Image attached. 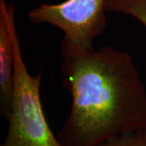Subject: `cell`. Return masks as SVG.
Listing matches in <instances>:
<instances>
[{
  "mask_svg": "<svg viewBox=\"0 0 146 146\" xmlns=\"http://www.w3.org/2000/svg\"><path fill=\"white\" fill-rule=\"evenodd\" d=\"M60 71L72 108L62 146H97L146 127V88L132 57L112 46L83 48L63 38Z\"/></svg>",
  "mask_w": 146,
  "mask_h": 146,
  "instance_id": "6da1fadb",
  "label": "cell"
},
{
  "mask_svg": "<svg viewBox=\"0 0 146 146\" xmlns=\"http://www.w3.org/2000/svg\"><path fill=\"white\" fill-rule=\"evenodd\" d=\"M7 14L14 56V83L5 117L8 129L1 146H62L43 111L40 96L42 74L31 76L25 63L12 3L7 5Z\"/></svg>",
  "mask_w": 146,
  "mask_h": 146,
  "instance_id": "7a4b0ae2",
  "label": "cell"
},
{
  "mask_svg": "<svg viewBox=\"0 0 146 146\" xmlns=\"http://www.w3.org/2000/svg\"><path fill=\"white\" fill-rule=\"evenodd\" d=\"M106 0H66L42 4L29 13L35 24H49L63 32V38L83 48H93L94 39L107 25Z\"/></svg>",
  "mask_w": 146,
  "mask_h": 146,
  "instance_id": "3957f363",
  "label": "cell"
},
{
  "mask_svg": "<svg viewBox=\"0 0 146 146\" xmlns=\"http://www.w3.org/2000/svg\"><path fill=\"white\" fill-rule=\"evenodd\" d=\"M8 3L0 0V112L5 118L14 83V56L7 14Z\"/></svg>",
  "mask_w": 146,
  "mask_h": 146,
  "instance_id": "277c9868",
  "label": "cell"
},
{
  "mask_svg": "<svg viewBox=\"0 0 146 146\" xmlns=\"http://www.w3.org/2000/svg\"><path fill=\"white\" fill-rule=\"evenodd\" d=\"M106 9L132 16L146 27V0H106Z\"/></svg>",
  "mask_w": 146,
  "mask_h": 146,
  "instance_id": "5b68a950",
  "label": "cell"
},
{
  "mask_svg": "<svg viewBox=\"0 0 146 146\" xmlns=\"http://www.w3.org/2000/svg\"><path fill=\"white\" fill-rule=\"evenodd\" d=\"M97 146H146V127L116 136Z\"/></svg>",
  "mask_w": 146,
  "mask_h": 146,
  "instance_id": "8992f818",
  "label": "cell"
}]
</instances>
